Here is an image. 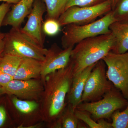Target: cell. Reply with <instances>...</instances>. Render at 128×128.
Instances as JSON below:
<instances>
[{"instance_id": "6da1fadb", "label": "cell", "mask_w": 128, "mask_h": 128, "mask_svg": "<svg viewBox=\"0 0 128 128\" xmlns=\"http://www.w3.org/2000/svg\"><path fill=\"white\" fill-rule=\"evenodd\" d=\"M73 77V65L70 60L64 68L50 73L44 82L41 113L43 118L53 122L52 127L60 124V118L66 107V99Z\"/></svg>"}, {"instance_id": "7a4b0ae2", "label": "cell", "mask_w": 128, "mask_h": 128, "mask_svg": "<svg viewBox=\"0 0 128 128\" xmlns=\"http://www.w3.org/2000/svg\"><path fill=\"white\" fill-rule=\"evenodd\" d=\"M112 33L88 38L73 48L70 56L73 65V76L80 74L85 68L102 60L114 46Z\"/></svg>"}, {"instance_id": "3957f363", "label": "cell", "mask_w": 128, "mask_h": 128, "mask_svg": "<svg viewBox=\"0 0 128 128\" xmlns=\"http://www.w3.org/2000/svg\"><path fill=\"white\" fill-rule=\"evenodd\" d=\"M116 21L112 11L98 20L85 25L70 24L64 26L61 38L62 48L74 47L80 42L88 38L110 33L109 26Z\"/></svg>"}, {"instance_id": "277c9868", "label": "cell", "mask_w": 128, "mask_h": 128, "mask_svg": "<svg viewBox=\"0 0 128 128\" xmlns=\"http://www.w3.org/2000/svg\"><path fill=\"white\" fill-rule=\"evenodd\" d=\"M4 54L43 61L48 49L42 47L24 32L21 28H12L5 33Z\"/></svg>"}, {"instance_id": "5b68a950", "label": "cell", "mask_w": 128, "mask_h": 128, "mask_svg": "<svg viewBox=\"0 0 128 128\" xmlns=\"http://www.w3.org/2000/svg\"><path fill=\"white\" fill-rule=\"evenodd\" d=\"M128 100L121 92L114 87L106 93L102 98L92 102H81L76 109L88 112L94 120L110 119L117 110L127 105Z\"/></svg>"}, {"instance_id": "8992f818", "label": "cell", "mask_w": 128, "mask_h": 128, "mask_svg": "<svg viewBox=\"0 0 128 128\" xmlns=\"http://www.w3.org/2000/svg\"><path fill=\"white\" fill-rule=\"evenodd\" d=\"M106 66L102 60L95 65L86 82L81 102L98 101L114 87L107 76Z\"/></svg>"}, {"instance_id": "52a82bcc", "label": "cell", "mask_w": 128, "mask_h": 128, "mask_svg": "<svg viewBox=\"0 0 128 128\" xmlns=\"http://www.w3.org/2000/svg\"><path fill=\"white\" fill-rule=\"evenodd\" d=\"M112 10L110 0L92 6H74L66 10L58 20L61 26L70 24L85 25L96 20L98 18L104 16Z\"/></svg>"}, {"instance_id": "ba28073f", "label": "cell", "mask_w": 128, "mask_h": 128, "mask_svg": "<svg viewBox=\"0 0 128 128\" xmlns=\"http://www.w3.org/2000/svg\"><path fill=\"white\" fill-rule=\"evenodd\" d=\"M107 66L108 80L128 99V51L118 54L110 51L102 59Z\"/></svg>"}, {"instance_id": "9c48e42d", "label": "cell", "mask_w": 128, "mask_h": 128, "mask_svg": "<svg viewBox=\"0 0 128 128\" xmlns=\"http://www.w3.org/2000/svg\"><path fill=\"white\" fill-rule=\"evenodd\" d=\"M2 87L3 94L14 95L22 100L35 101L41 98L44 89L42 81L37 79H14Z\"/></svg>"}, {"instance_id": "30bf717a", "label": "cell", "mask_w": 128, "mask_h": 128, "mask_svg": "<svg viewBox=\"0 0 128 128\" xmlns=\"http://www.w3.org/2000/svg\"><path fill=\"white\" fill-rule=\"evenodd\" d=\"M74 47L64 49L60 48L57 44L54 43L48 49L41 64V77L44 83L47 76L64 68L68 64Z\"/></svg>"}, {"instance_id": "8fae6325", "label": "cell", "mask_w": 128, "mask_h": 128, "mask_svg": "<svg viewBox=\"0 0 128 128\" xmlns=\"http://www.w3.org/2000/svg\"><path fill=\"white\" fill-rule=\"evenodd\" d=\"M46 12L43 0H35L30 13L28 16L26 23L22 31L31 37L42 47H44V38L42 30L43 16Z\"/></svg>"}, {"instance_id": "7c38bea8", "label": "cell", "mask_w": 128, "mask_h": 128, "mask_svg": "<svg viewBox=\"0 0 128 128\" xmlns=\"http://www.w3.org/2000/svg\"><path fill=\"white\" fill-rule=\"evenodd\" d=\"M35 0H20L14 4L5 16L2 26H10L20 28L32 8Z\"/></svg>"}, {"instance_id": "4fadbf2b", "label": "cell", "mask_w": 128, "mask_h": 128, "mask_svg": "<svg viewBox=\"0 0 128 128\" xmlns=\"http://www.w3.org/2000/svg\"><path fill=\"white\" fill-rule=\"evenodd\" d=\"M96 64L88 66L77 75L73 76L70 88L66 98L68 99V104L74 109H76L81 102L82 93L86 80Z\"/></svg>"}, {"instance_id": "5bb4252c", "label": "cell", "mask_w": 128, "mask_h": 128, "mask_svg": "<svg viewBox=\"0 0 128 128\" xmlns=\"http://www.w3.org/2000/svg\"><path fill=\"white\" fill-rule=\"evenodd\" d=\"M114 38L113 52L124 54L128 51V22L115 21L109 26Z\"/></svg>"}, {"instance_id": "9a60e30c", "label": "cell", "mask_w": 128, "mask_h": 128, "mask_svg": "<svg viewBox=\"0 0 128 128\" xmlns=\"http://www.w3.org/2000/svg\"><path fill=\"white\" fill-rule=\"evenodd\" d=\"M42 62L30 58H22L14 80H26L41 76Z\"/></svg>"}, {"instance_id": "2e32d148", "label": "cell", "mask_w": 128, "mask_h": 128, "mask_svg": "<svg viewBox=\"0 0 128 128\" xmlns=\"http://www.w3.org/2000/svg\"><path fill=\"white\" fill-rule=\"evenodd\" d=\"M75 110L70 105L65 108L60 118L62 128H88L86 124L76 116Z\"/></svg>"}, {"instance_id": "e0dca14e", "label": "cell", "mask_w": 128, "mask_h": 128, "mask_svg": "<svg viewBox=\"0 0 128 128\" xmlns=\"http://www.w3.org/2000/svg\"><path fill=\"white\" fill-rule=\"evenodd\" d=\"M22 59V57L4 53L0 57V69L14 77Z\"/></svg>"}, {"instance_id": "ac0fdd59", "label": "cell", "mask_w": 128, "mask_h": 128, "mask_svg": "<svg viewBox=\"0 0 128 128\" xmlns=\"http://www.w3.org/2000/svg\"><path fill=\"white\" fill-rule=\"evenodd\" d=\"M68 0H43L46 8V18L58 19L66 10Z\"/></svg>"}, {"instance_id": "d6986e66", "label": "cell", "mask_w": 128, "mask_h": 128, "mask_svg": "<svg viewBox=\"0 0 128 128\" xmlns=\"http://www.w3.org/2000/svg\"><path fill=\"white\" fill-rule=\"evenodd\" d=\"M75 114L78 119L84 123L89 128H112V124L102 118L96 121L92 118L91 114L86 111L76 108Z\"/></svg>"}, {"instance_id": "ffe728a7", "label": "cell", "mask_w": 128, "mask_h": 128, "mask_svg": "<svg viewBox=\"0 0 128 128\" xmlns=\"http://www.w3.org/2000/svg\"><path fill=\"white\" fill-rule=\"evenodd\" d=\"M12 102L16 108L21 112L28 114L34 112L38 108V104L36 101L22 100L16 97L12 98Z\"/></svg>"}, {"instance_id": "44dd1931", "label": "cell", "mask_w": 128, "mask_h": 128, "mask_svg": "<svg viewBox=\"0 0 128 128\" xmlns=\"http://www.w3.org/2000/svg\"><path fill=\"white\" fill-rule=\"evenodd\" d=\"M112 128H128V99L125 110L116 111L112 116Z\"/></svg>"}, {"instance_id": "7402d4cb", "label": "cell", "mask_w": 128, "mask_h": 128, "mask_svg": "<svg viewBox=\"0 0 128 128\" xmlns=\"http://www.w3.org/2000/svg\"><path fill=\"white\" fill-rule=\"evenodd\" d=\"M112 11L116 21L128 22V0H120Z\"/></svg>"}, {"instance_id": "603a6c76", "label": "cell", "mask_w": 128, "mask_h": 128, "mask_svg": "<svg viewBox=\"0 0 128 128\" xmlns=\"http://www.w3.org/2000/svg\"><path fill=\"white\" fill-rule=\"evenodd\" d=\"M61 27L57 19L46 18L43 23V32L46 35L52 36L57 35L59 32Z\"/></svg>"}, {"instance_id": "cb8c5ba5", "label": "cell", "mask_w": 128, "mask_h": 128, "mask_svg": "<svg viewBox=\"0 0 128 128\" xmlns=\"http://www.w3.org/2000/svg\"><path fill=\"white\" fill-rule=\"evenodd\" d=\"M108 0H68L66 10L71 6H90L99 4Z\"/></svg>"}, {"instance_id": "d4e9b609", "label": "cell", "mask_w": 128, "mask_h": 128, "mask_svg": "<svg viewBox=\"0 0 128 128\" xmlns=\"http://www.w3.org/2000/svg\"><path fill=\"white\" fill-rule=\"evenodd\" d=\"M12 4L3 2L0 5V30L5 16L12 6Z\"/></svg>"}, {"instance_id": "484cf974", "label": "cell", "mask_w": 128, "mask_h": 128, "mask_svg": "<svg viewBox=\"0 0 128 128\" xmlns=\"http://www.w3.org/2000/svg\"><path fill=\"white\" fill-rule=\"evenodd\" d=\"M14 80V77L0 69V86H3Z\"/></svg>"}, {"instance_id": "4316f807", "label": "cell", "mask_w": 128, "mask_h": 128, "mask_svg": "<svg viewBox=\"0 0 128 128\" xmlns=\"http://www.w3.org/2000/svg\"><path fill=\"white\" fill-rule=\"evenodd\" d=\"M6 118V112L4 108L0 106V128L4 124Z\"/></svg>"}, {"instance_id": "83f0119b", "label": "cell", "mask_w": 128, "mask_h": 128, "mask_svg": "<svg viewBox=\"0 0 128 128\" xmlns=\"http://www.w3.org/2000/svg\"><path fill=\"white\" fill-rule=\"evenodd\" d=\"M5 33L0 32V57L4 54V50Z\"/></svg>"}, {"instance_id": "f1b7e54d", "label": "cell", "mask_w": 128, "mask_h": 128, "mask_svg": "<svg viewBox=\"0 0 128 128\" xmlns=\"http://www.w3.org/2000/svg\"><path fill=\"white\" fill-rule=\"evenodd\" d=\"M20 0H0V1H2L4 2H8L12 4H14L17 3Z\"/></svg>"}, {"instance_id": "f546056e", "label": "cell", "mask_w": 128, "mask_h": 128, "mask_svg": "<svg viewBox=\"0 0 128 128\" xmlns=\"http://www.w3.org/2000/svg\"><path fill=\"white\" fill-rule=\"evenodd\" d=\"M112 6V10L114 9L117 3L120 0H110Z\"/></svg>"}, {"instance_id": "4dcf8cb0", "label": "cell", "mask_w": 128, "mask_h": 128, "mask_svg": "<svg viewBox=\"0 0 128 128\" xmlns=\"http://www.w3.org/2000/svg\"><path fill=\"white\" fill-rule=\"evenodd\" d=\"M0 94H3V92H2V87L1 86H0Z\"/></svg>"}]
</instances>
